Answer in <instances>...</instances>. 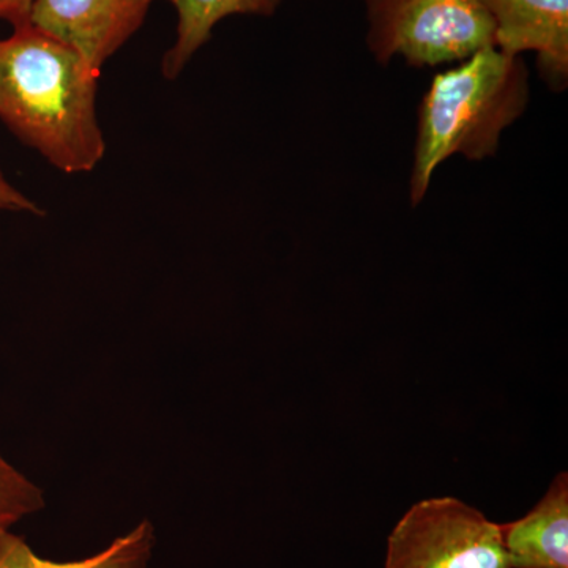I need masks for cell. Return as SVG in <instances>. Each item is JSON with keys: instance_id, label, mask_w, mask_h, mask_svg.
<instances>
[{"instance_id": "obj_8", "label": "cell", "mask_w": 568, "mask_h": 568, "mask_svg": "<svg viewBox=\"0 0 568 568\" xmlns=\"http://www.w3.org/2000/svg\"><path fill=\"white\" fill-rule=\"evenodd\" d=\"M178 14L173 47L164 52L162 73L178 80L196 52L211 40L213 28L234 14L272 17L282 0H166Z\"/></svg>"}, {"instance_id": "obj_6", "label": "cell", "mask_w": 568, "mask_h": 568, "mask_svg": "<svg viewBox=\"0 0 568 568\" xmlns=\"http://www.w3.org/2000/svg\"><path fill=\"white\" fill-rule=\"evenodd\" d=\"M496 24L495 47L517 58L537 52L552 81L567 80L568 0H481Z\"/></svg>"}, {"instance_id": "obj_7", "label": "cell", "mask_w": 568, "mask_h": 568, "mask_svg": "<svg viewBox=\"0 0 568 568\" xmlns=\"http://www.w3.org/2000/svg\"><path fill=\"white\" fill-rule=\"evenodd\" d=\"M510 568H568V476L560 473L525 518L500 525Z\"/></svg>"}, {"instance_id": "obj_5", "label": "cell", "mask_w": 568, "mask_h": 568, "mask_svg": "<svg viewBox=\"0 0 568 568\" xmlns=\"http://www.w3.org/2000/svg\"><path fill=\"white\" fill-rule=\"evenodd\" d=\"M155 0H33L29 24L80 52L93 70L132 40Z\"/></svg>"}, {"instance_id": "obj_9", "label": "cell", "mask_w": 568, "mask_h": 568, "mask_svg": "<svg viewBox=\"0 0 568 568\" xmlns=\"http://www.w3.org/2000/svg\"><path fill=\"white\" fill-rule=\"evenodd\" d=\"M155 541V528L149 519H142L97 555L55 562L41 558L24 538L10 530L0 537V568H149Z\"/></svg>"}, {"instance_id": "obj_2", "label": "cell", "mask_w": 568, "mask_h": 568, "mask_svg": "<svg viewBox=\"0 0 568 568\" xmlns=\"http://www.w3.org/2000/svg\"><path fill=\"white\" fill-rule=\"evenodd\" d=\"M525 103V69L496 47L437 74L422 103L413 203L425 196L433 173L448 156L465 153L480 160L495 153L500 132L521 114Z\"/></svg>"}, {"instance_id": "obj_4", "label": "cell", "mask_w": 568, "mask_h": 568, "mask_svg": "<svg viewBox=\"0 0 568 568\" xmlns=\"http://www.w3.org/2000/svg\"><path fill=\"white\" fill-rule=\"evenodd\" d=\"M386 568H510L500 525L455 497L422 500L388 537Z\"/></svg>"}, {"instance_id": "obj_10", "label": "cell", "mask_w": 568, "mask_h": 568, "mask_svg": "<svg viewBox=\"0 0 568 568\" xmlns=\"http://www.w3.org/2000/svg\"><path fill=\"white\" fill-rule=\"evenodd\" d=\"M44 506L43 489L0 455V537Z\"/></svg>"}, {"instance_id": "obj_12", "label": "cell", "mask_w": 568, "mask_h": 568, "mask_svg": "<svg viewBox=\"0 0 568 568\" xmlns=\"http://www.w3.org/2000/svg\"><path fill=\"white\" fill-rule=\"evenodd\" d=\"M33 0H0V21H7L14 26L28 20Z\"/></svg>"}, {"instance_id": "obj_3", "label": "cell", "mask_w": 568, "mask_h": 568, "mask_svg": "<svg viewBox=\"0 0 568 568\" xmlns=\"http://www.w3.org/2000/svg\"><path fill=\"white\" fill-rule=\"evenodd\" d=\"M368 43L381 62L403 54L437 65L495 47L496 24L481 0H366Z\"/></svg>"}, {"instance_id": "obj_1", "label": "cell", "mask_w": 568, "mask_h": 568, "mask_svg": "<svg viewBox=\"0 0 568 568\" xmlns=\"http://www.w3.org/2000/svg\"><path fill=\"white\" fill-rule=\"evenodd\" d=\"M100 77L69 44L21 22L0 39V121L62 173H91L106 153Z\"/></svg>"}, {"instance_id": "obj_11", "label": "cell", "mask_w": 568, "mask_h": 568, "mask_svg": "<svg viewBox=\"0 0 568 568\" xmlns=\"http://www.w3.org/2000/svg\"><path fill=\"white\" fill-rule=\"evenodd\" d=\"M29 213V215L43 216L44 209L36 201L21 193L17 186L7 181L6 174L0 171V213Z\"/></svg>"}]
</instances>
